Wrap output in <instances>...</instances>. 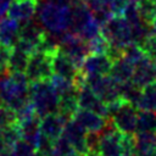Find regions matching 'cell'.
<instances>
[{
	"label": "cell",
	"mask_w": 156,
	"mask_h": 156,
	"mask_svg": "<svg viewBox=\"0 0 156 156\" xmlns=\"http://www.w3.org/2000/svg\"><path fill=\"white\" fill-rule=\"evenodd\" d=\"M29 80L24 72H16L1 76L0 78V102L10 107L15 113L27 105Z\"/></svg>",
	"instance_id": "1"
},
{
	"label": "cell",
	"mask_w": 156,
	"mask_h": 156,
	"mask_svg": "<svg viewBox=\"0 0 156 156\" xmlns=\"http://www.w3.org/2000/svg\"><path fill=\"white\" fill-rule=\"evenodd\" d=\"M37 15L38 22L48 33L60 35L69 29V5H58L43 0L38 4Z\"/></svg>",
	"instance_id": "2"
},
{
	"label": "cell",
	"mask_w": 156,
	"mask_h": 156,
	"mask_svg": "<svg viewBox=\"0 0 156 156\" xmlns=\"http://www.w3.org/2000/svg\"><path fill=\"white\" fill-rule=\"evenodd\" d=\"M29 100L34 106L35 113L41 118L49 113H56L60 95L54 89L49 79L29 82Z\"/></svg>",
	"instance_id": "3"
},
{
	"label": "cell",
	"mask_w": 156,
	"mask_h": 156,
	"mask_svg": "<svg viewBox=\"0 0 156 156\" xmlns=\"http://www.w3.org/2000/svg\"><path fill=\"white\" fill-rule=\"evenodd\" d=\"M101 34L111 46L124 49L132 43V30L128 21L121 15H113L101 26Z\"/></svg>",
	"instance_id": "4"
},
{
	"label": "cell",
	"mask_w": 156,
	"mask_h": 156,
	"mask_svg": "<svg viewBox=\"0 0 156 156\" xmlns=\"http://www.w3.org/2000/svg\"><path fill=\"white\" fill-rule=\"evenodd\" d=\"M88 87L96 94V96L105 104L121 99L119 83L110 74H90L84 76Z\"/></svg>",
	"instance_id": "5"
},
{
	"label": "cell",
	"mask_w": 156,
	"mask_h": 156,
	"mask_svg": "<svg viewBox=\"0 0 156 156\" xmlns=\"http://www.w3.org/2000/svg\"><path fill=\"white\" fill-rule=\"evenodd\" d=\"M45 33V29L41 27L39 22H34L33 20L24 22L23 26L20 27L18 40L15 44V46L23 49L30 55L38 50V46L40 45Z\"/></svg>",
	"instance_id": "6"
},
{
	"label": "cell",
	"mask_w": 156,
	"mask_h": 156,
	"mask_svg": "<svg viewBox=\"0 0 156 156\" xmlns=\"http://www.w3.org/2000/svg\"><path fill=\"white\" fill-rule=\"evenodd\" d=\"M60 49L76 63V66L79 68L82 61L85 58V56L89 54L87 41H84L82 38H79L77 34L66 30L58 37Z\"/></svg>",
	"instance_id": "7"
},
{
	"label": "cell",
	"mask_w": 156,
	"mask_h": 156,
	"mask_svg": "<svg viewBox=\"0 0 156 156\" xmlns=\"http://www.w3.org/2000/svg\"><path fill=\"white\" fill-rule=\"evenodd\" d=\"M24 73L29 82L49 79L50 76L52 74L50 55L43 51H39V50L30 54Z\"/></svg>",
	"instance_id": "8"
},
{
	"label": "cell",
	"mask_w": 156,
	"mask_h": 156,
	"mask_svg": "<svg viewBox=\"0 0 156 156\" xmlns=\"http://www.w3.org/2000/svg\"><path fill=\"white\" fill-rule=\"evenodd\" d=\"M115 123L116 128L124 134H135L136 132V121H138V108L124 101L119 105L116 112L110 117Z\"/></svg>",
	"instance_id": "9"
},
{
	"label": "cell",
	"mask_w": 156,
	"mask_h": 156,
	"mask_svg": "<svg viewBox=\"0 0 156 156\" xmlns=\"http://www.w3.org/2000/svg\"><path fill=\"white\" fill-rule=\"evenodd\" d=\"M77 99H78V106L80 108H87L93 112L99 113L100 116L108 118L107 106L105 102H102L96 94L88 87V84L84 82L77 87Z\"/></svg>",
	"instance_id": "10"
},
{
	"label": "cell",
	"mask_w": 156,
	"mask_h": 156,
	"mask_svg": "<svg viewBox=\"0 0 156 156\" xmlns=\"http://www.w3.org/2000/svg\"><path fill=\"white\" fill-rule=\"evenodd\" d=\"M111 66L112 60L106 54H88L82 61L78 71L83 76L108 74Z\"/></svg>",
	"instance_id": "11"
},
{
	"label": "cell",
	"mask_w": 156,
	"mask_h": 156,
	"mask_svg": "<svg viewBox=\"0 0 156 156\" xmlns=\"http://www.w3.org/2000/svg\"><path fill=\"white\" fill-rule=\"evenodd\" d=\"M62 135L69 141V144L72 145L76 152L80 154L82 156H84L88 152V147L85 143L87 130L73 118H69L66 121L62 130Z\"/></svg>",
	"instance_id": "12"
},
{
	"label": "cell",
	"mask_w": 156,
	"mask_h": 156,
	"mask_svg": "<svg viewBox=\"0 0 156 156\" xmlns=\"http://www.w3.org/2000/svg\"><path fill=\"white\" fill-rule=\"evenodd\" d=\"M50 58L52 73L73 80V78L78 73V67L60 48L50 55Z\"/></svg>",
	"instance_id": "13"
},
{
	"label": "cell",
	"mask_w": 156,
	"mask_h": 156,
	"mask_svg": "<svg viewBox=\"0 0 156 156\" xmlns=\"http://www.w3.org/2000/svg\"><path fill=\"white\" fill-rule=\"evenodd\" d=\"M155 79H156V62L151 61L145 56L141 61L134 65L130 80L135 83L138 87L144 88Z\"/></svg>",
	"instance_id": "14"
},
{
	"label": "cell",
	"mask_w": 156,
	"mask_h": 156,
	"mask_svg": "<svg viewBox=\"0 0 156 156\" xmlns=\"http://www.w3.org/2000/svg\"><path fill=\"white\" fill-rule=\"evenodd\" d=\"M69 12H71V22L68 30L74 34H78L79 30L93 17L90 10L88 9V6L83 0H72L69 4Z\"/></svg>",
	"instance_id": "15"
},
{
	"label": "cell",
	"mask_w": 156,
	"mask_h": 156,
	"mask_svg": "<svg viewBox=\"0 0 156 156\" xmlns=\"http://www.w3.org/2000/svg\"><path fill=\"white\" fill-rule=\"evenodd\" d=\"M38 4V0H11L7 15L18 22H28L35 16Z\"/></svg>",
	"instance_id": "16"
},
{
	"label": "cell",
	"mask_w": 156,
	"mask_h": 156,
	"mask_svg": "<svg viewBox=\"0 0 156 156\" xmlns=\"http://www.w3.org/2000/svg\"><path fill=\"white\" fill-rule=\"evenodd\" d=\"M72 118L78 122L87 132H100L106 122V118L99 113L80 107L74 112Z\"/></svg>",
	"instance_id": "17"
},
{
	"label": "cell",
	"mask_w": 156,
	"mask_h": 156,
	"mask_svg": "<svg viewBox=\"0 0 156 156\" xmlns=\"http://www.w3.org/2000/svg\"><path fill=\"white\" fill-rule=\"evenodd\" d=\"M66 121L67 119L63 118L57 112L49 113L40 118V133L55 141L62 134Z\"/></svg>",
	"instance_id": "18"
},
{
	"label": "cell",
	"mask_w": 156,
	"mask_h": 156,
	"mask_svg": "<svg viewBox=\"0 0 156 156\" xmlns=\"http://www.w3.org/2000/svg\"><path fill=\"white\" fill-rule=\"evenodd\" d=\"M20 27V22L10 16L0 20V44L13 48L18 40Z\"/></svg>",
	"instance_id": "19"
},
{
	"label": "cell",
	"mask_w": 156,
	"mask_h": 156,
	"mask_svg": "<svg viewBox=\"0 0 156 156\" xmlns=\"http://www.w3.org/2000/svg\"><path fill=\"white\" fill-rule=\"evenodd\" d=\"M122 133L116 130L107 135L100 136L99 152L101 156H123V150L121 145Z\"/></svg>",
	"instance_id": "20"
},
{
	"label": "cell",
	"mask_w": 156,
	"mask_h": 156,
	"mask_svg": "<svg viewBox=\"0 0 156 156\" xmlns=\"http://www.w3.org/2000/svg\"><path fill=\"white\" fill-rule=\"evenodd\" d=\"M88 9L90 10L93 17L102 26L110 17L113 16L112 12V0H83Z\"/></svg>",
	"instance_id": "21"
},
{
	"label": "cell",
	"mask_w": 156,
	"mask_h": 156,
	"mask_svg": "<svg viewBox=\"0 0 156 156\" xmlns=\"http://www.w3.org/2000/svg\"><path fill=\"white\" fill-rule=\"evenodd\" d=\"M18 126L21 129L22 139L28 141L29 144H32L35 149L37 144H38L39 135H40V117L38 115H34L33 117L20 122Z\"/></svg>",
	"instance_id": "22"
},
{
	"label": "cell",
	"mask_w": 156,
	"mask_h": 156,
	"mask_svg": "<svg viewBox=\"0 0 156 156\" xmlns=\"http://www.w3.org/2000/svg\"><path fill=\"white\" fill-rule=\"evenodd\" d=\"M78 108L79 106H78V99H77V88L60 95L57 113L61 115L63 118L66 119L72 118V116Z\"/></svg>",
	"instance_id": "23"
},
{
	"label": "cell",
	"mask_w": 156,
	"mask_h": 156,
	"mask_svg": "<svg viewBox=\"0 0 156 156\" xmlns=\"http://www.w3.org/2000/svg\"><path fill=\"white\" fill-rule=\"evenodd\" d=\"M133 69H134V65L130 63L129 61H127L123 56H121L119 58H117L112 62L108 74L118 83H122V82L129 80L132 78Z\"/></svg>",
	"instance_id": "24"
},
{
	"label": "cell",
	"mask_w": 156,
	"mask_h": 156,
	"mask_svg": "<svg viewBox=\"0 0 156 156\" xmlns=\"http://www.w3.org/2000/svg\"><path fill=\"white\" fill-rule=\"evenodd\" d=\"M138 110L156 112V80L141 88V94L136 104Z\"/></svg>",
	"instance_id": "25"
},
{
	"label": "cell",
	"mask_w": 156,
	"mask_h": 156,
	"mask_svg": "<svg viewBox=\"0 0 156 156\" xmlns=\"http://www.w3.org/2000/svg\"><path fill=\"white\" fill-rule=\"evenodd\" d=\"M28 58H29V54L27 51H24L18 46H13L10 60H9L7 74L16 73V72H24L28 63Z\"/></svg>",
	"instance_id": "26"
},
{
	"label": "cell",
	"mask_w": 156,
	"mask_h": 156,
	"mask_svg": "<svg viewBox=\"0 0 156 156\" xmlns=\"http://www.w3.org/2000/svg\"><path fill=\"white\" fill-rule=\"evenodd\" d=\"M141 94V88L138 87L135 83H133L130 79L119 83V96L122 100L134 105L136 107V104L139 101Z\"/></svg>",
	"instance_id": "27"
},
{
	"label": "cell",
	"mask_w": 156,
	"mask_h": 156,
	"mask_svg": "<svg viewBox=\"0 0 156 156\" xmlns=\"http://www.w3.org/2000/svg\"><path fill=\"white\" fill-rule=\"evenodd\" d=\"M136 132H151V133H156V112L138 110Z\"/></svg>",
	"instance_id": "28"
},
{
	"label": "cell",
	"mask_w": 156,
	"mask_h": 156,
	"mask_svg": "<svg viewBox=\"0 0 156 156\" xmlns=\"http://www.w3.org/2000/svg\"><path fill=\"white\" fill-rule=\"evenodd\" d=\"M136 9L140 20L147 24L156 17V0H136Z\"/></svg>",
	"instance_id": "29"
},
{
	"label": "cell",
	"mask_w": 156,
	"mask_h": 156,
	"mask_svg": "<svg viewBox=\"0 0 156 156\" xmlns=\"http://www.w3.org/2000/svg\"><path fill=\"white\" fill-rule=\"evenodd\" d=\"M0 133H1V139H2L4 145H15L18 140L22 139L21 129L17 122L10 123L0 128Z\"/></svg>",
	"instance_id": "30"
},
{
	"label": "cell",
	"mask_w": 156,
	"mask_h": 156,
	"mask_svg": "<svg viewBox=\"0 0 156 156\" xmlns=\"http://www.w3.org/2000/svg\"><path fill=\"white\" fill-rule=\"evenodd\" d=\"M49 82L51 83V85L54 87V89L57 91L58 95H62L69 90H73L76 89L74 84H73V80L71 79H67L65 77H61V76H57L55 73H52L49 78Z\"/></svg>",
	"instance_id": "31"
},
{
	"label": "cell",
	"mask_w": 156,
	"mask_h": 156,
	"mask_svg": "<svg viewBox=\"0 0 156 156\" xmlns=\"http://www.w3.org/2000/svg\"><path fill=\"white\" fill-rule=\"evenodd\" d=\"M122 56L129 61L133 65H136L139 61H141L145 57V54L143 51V49L140 48V45H138L136 43H129L124 49H123V54Z\"/></svg>",
	"instance_id": "32"
},
{
	"label": "cell",
	"mask_w": 156,
	"mask_h": 156,
	"mask_svg": "<svg viewBox=\"0 0 156 156\" xmlns=\"http://www.w3.org/2000/svg\"><path fill=\"white\" fill-rule=\"evenodd\" d=\"M87 45H88L89 54H106L110 48V43L101 33L91 38L90 40H88Z\"/></svg>",
	"instance_id": "33"
},
{
	"label": "cell",
	"mask_w": 156,
	"mask_h": 156,
	"mask_svg": "<svg viewBox=\"0 0 156 156\" xmlns=\"http://www.w3.org/2000/svg\"><path fill=\"white\" fill-rule=\"evenodd\" d=\"M100 33H101V26L99 24V22L94 17H91L89 20V22L79 30V33L77 35L79 38H82L84 41H88V40H90L91 38L96 37Z\"/></svg>",
	"instance_id": "34"
},
{
	"label": "cell",
	"mask_w": 156,
	"mask_h": 156,
	"mask_svg": "<svg viewBox=\"0 0 156 156\" xmlns=\"http://www.w3.org/2000/svg\"><path fill=\"white\" fill-rule=\"evenodd\" d=\"M140 48L143 49L147 58L156 62V34L151 33L150 35H147L140 44Z\"/></svg>",
	"instance_id": "35"
},
{
	"label": "cell",
	"mask_w": 156,
	"mask_h": 156,
	"mask_svg": "<svg viewBox=\"0 0 156 156\" xmlns=\"http://www.w3.org/2000/svg\"><path fill=\"white\" fill-rule=\"evenodd\" d=\"M13 122H17L16 113L10 107H7L5 104L0 102V128L10 123H13Z\"/></svg>",
	"instance_id": "36"
},
{
	"label": "cell",
	"mask_w": 156,
	"mask_h": 156,
	"mask_svg": "<svg viewBox=\"0 0 156 156\" xmlns=\"http://www.w3.org/2000/svg\"><path fill=\"white\" fill-rule=\"evenodd\" d=\"M35 149L28 141L21 139L15 144V156H34Z\"/></svg>",
	"instance_id": "37"
},
{
	"label": "cell",
	"mask_w": 156,
	"mask_h": 156,
	"mask_svg": "<svg viewBox=\"0 0 156 156\" xmlns=\"http://www.w3.org/2000/svg\"><path fill=\"white\" fill-rule=\"evenodd\" d=\"M12 48L0 44V77L7 74V67H9V60L11 56Z\"/></svg>",
	"instance_id": "38"
},
{
	"label": "cell",
	"mask_w": 156,
	"mask_h": 156,
	"mask_svg": "<svg viewBox=\"0 0 156 156\" xmlns=\"http://www.w3.org/2000/svg\"><path fill=\"white\" fill-rule=\"evenodd\" d=\"M10 2H11V0H2V1H0V20H2L4 17L7 16Z\"/></svg>",
	"instance_id": "39"
},
{
	"label": "cell",
	"mask_w": 156,
	"mask_h": 156,
	"mask_svg": "<svg viewBox=\"0 0 156 156\" xmlns=\"http://www.w3.org/2000/svg\"><path fill=\"white\" fill-rule=\"evenodd\" d=\"M0 156H15V145H4L0 150Z\"/></svg>",
	"instance_id": "40"
},
{
	"label": "cell",
	"mask_w": 156,
	"mask_h": 156,
	"mask_svg": "<svg viewBox=\"0 0 156 156\" xmlns=\"http://www.w3.org/2000/svg\"><path fill=\"white\" fill-rule=\"evenodd\" d=\"M150 28H151V32L154 34H156V17L152 20V22L150 23Z\"/></svg>",
	"instance_id": "41"
},
{
	"label": "cell",
	"mask_w": 156,
	"mask_h": 156,
	"mask_svg": "<svg viewBox=\"0 0 156 156\" xmlns=\"http://www.w3.org/2000/svg\"><path fill=\"white\" fill-rule=\"evenodd\" d=\"M58 156H82V155L78 154V152H76V151H72V152H69V154H66V155H58Z\"/></svg>",
	"instance_id": "42"
},
{
	"label": "cell",
	"mask_w": 156,
	"mask_h": 156,
	"mask_svg": "<svg viewBox=\"0 0 156 156\" xmlns=\"http://www.w3.org/2000/svg\"><path fill=\"white\" fill-rule=\"evenodd\" d=\"M34 156H49V155H45V154H40V152H35Z\"/></svg>",
	"instance_id": "43"
},
{
	"label": "cell",
	"mask_w": 156,
	"mask_h": 156,
	"mask_svg": "<svg viewBox=\"0 0 156 156\" xmlns=\"http://www.w3.org/2000/svg\"><path fill=\"white\" fill-rule=\"evenodd\" d=\"M0 1H2V0H0Z\"/></svg>",
	"instance_id": "44"
}]
</instances>
